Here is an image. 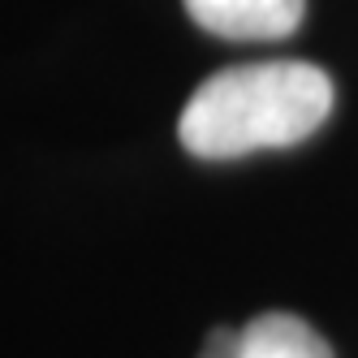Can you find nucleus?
Instances as JSON below:
<instances>
[{
  "instance_id": "7ed1b4c3",
  "label": "nucleus",
  "mask_w": 358,
  "mask_h": 358,
  "mask_svg": "<svg viewBox=\"0 0 358 358\" xmlns=\"http://www.w3.org/2000/svg\"><path fill=\"white\" fill-rule=\"evenodd\" d=\"M242 337H246V358H332V345L289 311H268L250 320Z\"/></svg>"
},
{
  "instance_id": "f03ea898",
  "label": "nucleus",
  "mask_w": 358,
  "mask_h": 358,
  "mask_svg": "<svg viewBox=\"0 0 358 358\" xmlns=\"http://www.w3.org/2000/svg\"><path fill=\"white\" fill-rule=\"evenodd\" d=\"M186 13L216 39L255 43L294 35L306 0H186Z\"/></svg>"
},
{
  "instance_id": "20e7f679",
  "label": "nucleus",
  "mask_w": 358,
  "mask_h": 358,
  "mask_svg": "<svg viewBox=\"0 0 358 358\" xmlns=\"http://www.w3.org/2000/svg\"><path fill=\"white\" fill-rule=\"evenodd\" d=\"M199 358H246V337L242 328H212L208 341H203Z\"/></svg>"
},
{
  "instance_id": "f257e3e1",
  "label": "nucleus",
  "mask_w": 358,
  "mask_h": 358,
  "mask_svg": "<svg viewBox=\"0 0 358 358\" xmlns=\"http://www.w3.org/2000/svg\"><path fill=\"white\" fill-rule=\"evenodd\" d=\"M332 113L328 73L306 61L234 65L203 78L186 99L177 138L199 160H238L311 138Z\"/></svg>"
}]
</instances>
